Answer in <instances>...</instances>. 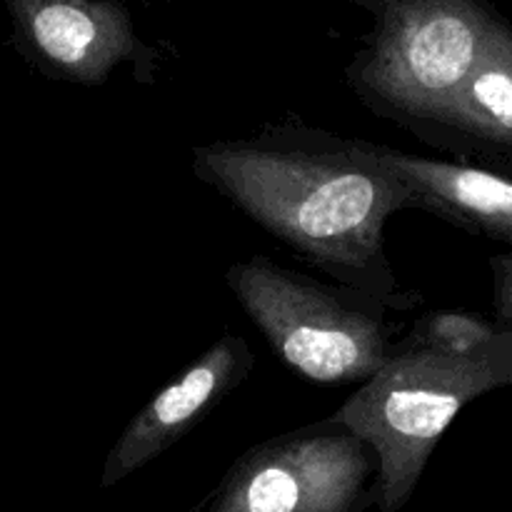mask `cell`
<instances>
[{"instance_id": "6da1fadb", "label": "cell", "mask_w": 512, "mask_h": 512, "mask_svg": "<svg viewBox=\"0 0 512 512\" xmlns=\"http://www.w3.org/2000/svg\"><path fill=\"white\" fill-rule=\"evenodd\" d=\"M193 170L338 285L390 310L418 303L400 288L383 238L388 218L410 208L408 193L368 158L363 140L273 128L200 145Z\"/></svg>"}, {"instance_id": "7a4b0ae2", "label": "cell", "mask_w": 512, "mask_h": 512, "mask_svg": "<svg viewBox=\"0 0 512 512\" xmlns=\"http://www.w3.org/2000/svg\"><path fill=\"white\" fill-rule=\"evenodd\" d=\"M512 385V328L453 353L405 340L333 415L378 458V512L413 498L435 445L470 400Z\"/></svg>"}, {"instance_id": "3957f363", "label": "cell", "mask_w": 512, "mask_h": 512, "mask_svg": "<svg viewBox=\"0 0 512 512\" xmlns=\"http://www.w3.org/2000/svg\"><path fill=\"white\" fill-rule=\"evenodd\" d=\"M225 283L270 350L315 385H363L393 353L385 305L265 255L230 265Z\"/></svg>"}, {"instance_id": "277c9868", "label": "cell", "mask_w": 512, "mask_h": 512, "mask_svg": "<svg viewBox=\"0 0 512 512\" xmlns=\"http://www.w3.org/2000/svg\"><path fill=\"white\" fill-rule=\"evenodd\" d=\"M373 18L348 65L355 93L400 123H438L498 23L478 0H350Z\"/></svg>"}, {"instance_id": "5b68a950", "label": "cell", "mask_w": 512, "mask_h": 512, "mask_svg": "<svg viewBox=\"0 0 512 512\" xmlns=\"http://www.w3.org/2000/svg\"><path fill=\"white\" fill-rule=\"evenodd\" d=\"M378 503V458L328 418L255 445L230 468L208 512H363Z\"/></svg>"}, {"instance_id": "8992f818", "label": "cell", "mask_w": 512, "mask_h": 512, "mask_svg": "<svg viewBox=\"0 0 512 512\" xmlns=\"http://www.w3.org/2000/svg\"><path fill=\"white\" fill-rule=\"evenodd\" d=\"M13 43L40 73L100 85L120 68L150 73L155 50L143 43L118 0H3Z\"/></svg>"}, {"instance_id": "52a82bcc", "label": "cell", "mask_w": 512, "mask_h": 512, "mask_svg": "<svg viewBox=\"0 0 512 512\" xmlns=\"http://www.w3.org/2000/svg\"><path fill=\"white\" fill-rule=\"evenodd\" d=\"M253 368V350L245 338L223 335L130 420L108 453L100 488L123 483L135 470L145 468L173 448L200 420L208 418L225 395L233 393L253 373Z\"/></svg>"}, {"instance_id": "ba28073f", "label": "cell", "mask_w": 512, "mask_h": 512, "mask_svg": "<svg viewBox=\"0 0 512 512\" xmlns=\"http://www.w3.org/2000/svg\"><path fill=\"white\" fill-rule=\"evenodd\" d=\"M363 148L375 165L403 185L410 208L430 210L495 238H512V178L508 175L365 140Z\"/></svg>"}, {"instance_id": "9c48e42d", "label": "cell", "mask_w": 512, "mask_h": 512, "mask_svg": "<svg viewBox=\"0 0 512 512\" xmlns=\"http://www.w3.org/2000/svg\"><path fill=\"white\" fill-rule=\"evenodd\" d=\"M435 125L458 133L512 145V33L498 25L473 73L443 110Z\"/></svg>"}, {"instance_id": "30bf717a", "label": "cell", "mask_w": 512, "mask_h": 512, "mask_svg": "<svg viewBox=\"0 0 512 512\" xmlns=\"http://www.w3.org/2000/svg\"><path fill=\"white\" fill-rule=\"evenodd\" d=\"M498 330L490 323H485L478 315L468 313H433L415 328L410 340L428 348L438 350H453V353H463V350H473L478 345L488 343Z\"/></svg>"}, {"instance_id": "8fae6325", "label": "cell", "mask_w": 512, "mask_h": 512, "mask_svg": "<svg viewBox=\"0 0 512 512\" xmlns=\"http://www.w3.org/2000/svg\"><path fill=\"white\" fill-rule=\"evenodd\" d=\"M495 275H498V315L512 328V255H500L495 260Z\"/></svg>"}]
</instances>
